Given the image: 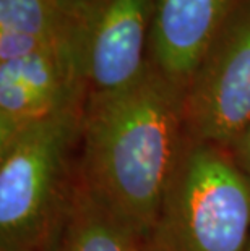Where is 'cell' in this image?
Here are the masks:
<instances>
[{"label": "cell", "instance_id": "6da1fadb", "mask_svg": "<svg viewBox=\"0 0 250 251\" xmlns=\"http://www.w3.org/2000/svg\"><path fill=\"white\" fill-rule=\"evenodd\" d=\"M184 98L148 62L129 86L84 100L78 181L143 238L185 140Z\"/></svg>", "mask_w": 250, "mask_h": 251}, {"label": "cell", "instance_id": "7a4b0ae2", "mask_svg": "<svg viewBox=\"0 0 250 251\" xmlns=\"http://www.w3.org/2000/svg\"><path fill=\"white\" fill-rule=\"evenodd\" d=\"M250 177L229 148L185 135L145 251H249Z\"/></svg>", "mask_w": 250, "mask_h": 251}, {"label": "cell", "instance_id": "3957f363", "mask_svg": "<svg viewBox=\"0 0 250 251\" xmlns=\"http://www.w3.org/2000/svg\"><path fill=\"white\" fill-rule=\"evenodd\" d=\"M83 110L46 117L0 148V242L49 247L75 196Z\"/></svg>", "mask_w": 250, "mask_h": 251}, {"label": "cell", "instance_id": "277c9868", "mask_svg": "<svg viewBox=\"0 0 250 251\" xmlns=\"http://www.w3.org/2000/svg\"><path fill=\"white\" fill-rule=\"evenodd\" d=\"M185 135L232 148L250 124V0H239L184 98Z\"/></svg>", "mask_w": 250, "mask_h": 251}, {"label": "cell", "instance_id": "5b68a950", "mask_svg": "<svg viewBox=\"0 0 250 251\" xmlns=\"http://www.w3.org/2000/svg\"><path fill=\"white\" fill-rule=\"evenodd\" d=\"M86 100L82 54L49 47L0 62V148L21 130Z\"/></svg>", "mask_w": 250, "mask_h": 251}, {"label": "cell", "instance_id": "8992f818", "mask_svg": "<svg viewBox=\"0 0 250 251\" xmlns=\"http://www.w3.org/2000/svg\"><path fill=\"white\" fill-rule=\"evenodd\" d=\"M154 0H96L83 42L86 96L129 86L148 67Z\"/></svg>", "mask_w": 250, "mask_h": 251}, {"label": "cell", "instance_id": "52a82bcc", "mask_svg": "<svg viewBox=\"0 0 250 251\" xmlns=\"http://www.w3.org/2000/svg\"><path fill=\"white\" fill-rule=\"evenodd\" d=\"M239 0H154L148 62L187 89Z\"/></svg>", "mask_w": 250, "mask_h": 251}, {"label": "cell", "instance_id": "ba28073f", "mask_svg": "<svg viewBox=\"0 0 250 251\" xmlns=\"http://www.w3.org/2000/svg\"><path fill=\"white\" fill-rule=\"evenodd\" d=\"M94 3L96 0H0V62L49 47L83 54Z\"/></svg>", "mask_w": 250, "mask_h": 251}, {"label": "cell", "instance_id": "9c48e42d", "mask_svg": "<svg viewBox=\"0 0 250 251\" xmlns=\"http://www.w3.org/2000/svg\"><path fill=\"white\" fill-rule=\"evenodd\" d=\"M44 251H145L143 237L77 183L62 226Z\"/></svg>", "mask_w": 250, "mask_h": 251}, {"label": "cell", "instance_id": "30bf717a", "mask_svg": "<svg viewBox=\"0 0 250 251\" xmlns=\"http://www.w3.org/2000/svg\"><path fill=\"white\" fill-rule=\"evenodd\" d=\"M231 151L234 154V157L237 159L239 165L246 170L250 177V124L246 128V131L241 135V138L234 143Z\"/></svg>", "mask_w": 250, "mask_h": 251}, {"label": "cell", "instance_id": "8fae6325", "mask_svg": "<svg viewBox=\"0 0 250 251\" xmlns=\"http://www.w3.org/2000/svg\"><path fill=\"white\" fill-rule=\"evenodd\" d=\"M0 251H41L39 248L15 242H0Z\"/></svg>", "mask_w": 250, "mask_h": 251}, {"label": "cell", "instance_id": "7c38bea8", "mask_svg": "<svg viewBox=\"0 0 250 251\" xmlns=\"http://www.w3.org/2000/svg\"><path fill=\"white\" fill-rule=\"evenodd\" d=\"M249 251H250V245H249Z\"/></svg>", "mask_w": 250, "mask_h": 251}]
</instances>
